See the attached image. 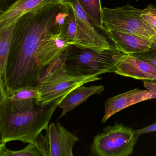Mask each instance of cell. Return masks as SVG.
<instances>
[{
    "mask_svg": "<svg viewBox=\"0 0 156 156\" xmlns=\"http://www.w3.org/2000/svg\"><path fill=\"white\" fill-rule=\"evenodd\" d=\"M67 12L65 0L36 8L16 20L3 83L7 94L25 87H37L43 70L35 54L43 39Z\"/></svg>",
    "mask_w": 156,
    "mask_h": 156,
    "instance_id": "6da1fadb",
    "label": "cell"
},
{
    "mask_svg": "<svg viewBox=\"0 0 156 156\" xmlns=\"http://www.w3.org/2000/svg\"><path fill=\"white\" fill-rule=\"evenodd\" d=\"M62 100L38 108L34 106L24 113L13 112L5 101L0 102V143L20 140L34 143Z\"/></svg>",
    "mask_w": 156,
    "mask_h": 156,
    "instance_id": "7a4b0ae2",
    "label": "cell"
},
{
    "mask_svg": "<svg viewBox=\"0 0 156 156\" xmlns=\"http://www.w3.org/2000/svg\"><path fill=\"white\" fill-rule=\"evenodd\" d=\"M126 55L111 46L102 51L78 45H69L62 54L65 68L78 76H98L114 73L117 66Z\"/></svg>",
    "mask_w": 156,
    "mask_h": 156,
    "instance_id": "3957f363",
    "label": "cell"
},
{
    "mask_svg": "<svg viewBox=\"0 0 156 156\" xmlns=\"http://www.w3.org/2000/svg\"><path fill=\"white\" fill-rule=\"evenodd\" d=\"M102 79L97 76L73 74L65 68L61 55L43 70L38 85L39 96L36 105L44 106L63 100L76 87Z\"/></svg>",
    "mask_w": 156,
    "mask_h": 156,
    "instance_id": "277c9868",
    "label": "cell"
},
{
    "mask_svg": "<svg viewBox=\"0 0 156 156\" xmlns=\"http://www.w3.org/2000/svg\"><path fill=\"white\" fill-rule=\"evenodd\" d=\"M67 14L62 25L63 40L74 45L102 51L111 48L107 39L97 30L78 0L66 2Z\"/></svg>",
    "mask_w": 156,
    "mask_h": 156,
    "instance_id": "5b68a950",
    "label": "cell"
},
{
    "mask_svg": "<svg viewBox=\"0 0 156 156\" xmlns=\"http://www.w3.org/2000/svg\"><path fill=\"white\" fill-rule=\"evenodd\" d=\"M139 136L123 124L108 126L94 138L90 156H128L133 153Z\"/></svg>",
    "mask_w": 156,
    "mask_h": 156,
    "instance_id": "8992f818",
    "label": "cell"
},
{
    "mask_svg": "<svg viewBox=\"0 0 156 156\" xmlns=\"http://www.w3.org/2000/svg\"><path fill=\"white\" fill-rule=\"evenodd\" d=\"M142 10L130 4L118 8L102 9L104 32L116 31L136 34L151 39L156 33L142 18Z\"/></svg>",
    "mask_w": 156,
    "mask_h": 156,
    "instance_id": "52a82bcc",
    "label": "cell"
},
{
    "mask_svg": "<svg viewBox=\"0 0 156 156\" xmlns=\"http://www.w3.org/2000/svg\"><path fill=\"white\" fill-rule=\"evenodd\" d=\"M46 134H40L34 144L42 156H73L74 146L79 140L75 135L60 123H53L46 128Z\"/></svg>",
    "mask_w": 156,
    "mask_h": 156,
    "instance_id": "ba28073f",
    "label": "cell"
},
{
    "mask_svg": "<svg viewBox=\"0 0 156 156\" xmlns=\"http://www.w3.org/2000/svg\"><path fill=\"white\" fill-rule=\"evenodd\" d=\"M67 14L62 17L58 24L43 39L35 54L39 66L43 69L61 56L70 43L63 40L61 36L62 25Z\"/></svg>",
    "mask_w": 156,
    "mask_h": 156,
    "instance_id": "9c48e42d",
    "label": "cell"
},
{
    "mask_svg": "<svg viewBox=\"0 0 156 156\" xmlns=\"http://www.w3.org/2000/svg\"><path fill=\"white\" fill-rule=\"evenodd\" d=\"M151 96L152 93L149 90L136 88L108 98L105 104V113L102 122L105 123L110 117L128 107L151 99Z\"/></svg>",
    "mask_w": 156,
    "mask_h": 156,
    "instance_id": "30bf717a",
    "label": "cell"
},
{
    "mask_svg": "<svg viewBox=\"0 0 156 156\" xmlns=\"http://www.w3.org/2000/svg\"><path fill=\"white\" fill-rule=\"evenodd\" d=\"M114 73L143 81L156 79V68L137 57L128 55L119 63Z\"/></svg>",
    "mask_w": 156,
    "mask_h": 156,
    "instance_id": "8fae6325",
    "label": "cell"
},
{
    "mask_svg": "<svg viewBox=\"0 0 156 156\" xmlns=\"http://www.w3.org/2000/svg\"><path fill=\"white\" fill-rule=\"evenodd\" d=\"M105 33L114 42L118 50L128 55L146 51L151 46L150 39L136 34L113 30Z\"/></svg>",
    "mask_w": 156,
    "mask_h": 156,
    "instance_id": "7c38bea8",
    "label": "cell"
},
{
    "mask_svg": "<svg viewBox=\"0 0 156 156\" xmlns=\"http://www.w3.org/2000/svg\"><path fill=\"white\" fill-rule=\"evenodd\" d=\"M5 101L9 108L14 112L26 113L34 107L39 96L37 87H22L7 94Z\"/></svg>",
    "mask_w": 156,
    "mask_h": 156,
    "instance_id": "4fadbf2b",
    "label": "cell"
},
{
    "mask_svg": "<svg viewBox=\"0 0 156 156\" xmlns=\"http://www.w3.org/2000/svg\"><path fill=\"white\" fill-rule=\"evenodd\" d=\"M61 0H18L4 12L0 13V27L9 25L21 16L36 8L43 7Z\"/></svg>",
    "mask_w": 156,
    "mask_h": 156,
    "instance_id": "5bb4252c",
    "label": "cell"
},
{
    "mask_svg": "<svg viewBox=\"0 0 156 156\" xmlns=\"http://www.w3.org/2000/svg\"><path fill=\"white\" fill-rule=\"evenodd\" d=\"M105 90L102 85H82L76 87L70 92L64 98L59 107L62 109L59 119L64 116L68 112L74 109L76 107L85 102L91 96L100 94Z\"/></svg>",
    "mask_w": 156,
    "mask_h": 156,
    "instance_id": "9a60e30c",
    "label": "cell"
},
{
    "mask_svg": "<svg viewBox=\"0 0 156 156\" xmlns=\"http://www.w3.org/2000/svg\"><path fill=\"white\" fill-rule=\"evenodd\" d=\"M16 21L13 23L0 27V80L5 82L7 74V63Z\"/></svg>",
    "mask_w": 156,
    "mask_h": 156,
    "instance_id": "2e32d148",
    "label": "cell"
},
{
    "mask_svg": "<svg viewBox=\"0 0 156 156\" xmlns=\"http://www.w3.org/2000/svg\"><path fill=\"white\" fill-rule=\"evenodd\" d=\"M78 2L96 27L104 32L100 0H78Z\"/></svg>",
    "mask_w": 156,
    "mask_h": 156,
    "instance_id": "e0dca14e",
    "label": "cell"
},
{
    "mask_svg": "<svg viewBox=\"0 0 156 156\" xmlns=\"http://www.w3.org/2000/svg\"><path fill=\"white\" fill-rule=\"evenodd\" d=\"M6 144L0 143L1 156H42L34 143H29L24 148L18 151H12L7 148Z\"/></svg>",
    "mask_w": 156,
    "mask_h": 156,
    "instance_id": "ac0fdd59",
    "label": "cell"
},
{
    "mask_svg": "<svg viewBox=\"0 0 156 156\" xmlns=\"http://www.w3.org/2000/svg\"><path fill=\"white\" fill-rule=\"evenodd\" d=\"M141 16L151 26L156 33V7L149 4L142 10Z\"/></svg>",
    "mask_w": 156,
    "mask_h": 156,
    "instance_id": "d6986e66",
    "label": "cell"
},
{
    "mask_svg": "<svg viewBox=\"0 0 156 156\" xmlns=\"http://www.w3.org/2000/svg\"><path fill=\"white\" fill-rule=\"evenodd\" d=\"M156 68V50L151 47L148 51L131 55Z\"/></svg>",
    "mask_w": 156,
    "mask_h": 156,
    "instance_id": "ffe728a7",
    "label": "cell"
},
{
    "mask_svg": "<svg viewBox=\"0 0 156 156\" xmlns=\"http://www.w3.org/2000/svg\"><path fill=\"white\" fill-rule=\"evenodd\" d=\"M156 131V122L151 125H149L147 126L144 127L140 129L135 130L136 134L139 136L140 135L143 134H147L150 132Z\"/></svg>",
    "mask_w": 156,
    "mask_h": 156,
    "instance_id": "44dd1931",
    "label": "cell"
},
{
    "mask_svg": "<svg viewBox=\"0 0 156 156\" xmlns=\"http://www.w3.org/2000/svg\"><path fill=\"white\" fill-rule=\"evenodd\" d=\"M18 0H0V13L4 12Z\"/></svg>",
    "mask_w": 156,
    "mask_h": 156,
    "instance_id": "7402d4cb",
    "label": "cell"
},
{
    "mask_svg": "<svg viewBox=\"0 0 156 156\" xmlns=\"http://www.w3.org/2000/svg\"><path fill=\"white\" fill-rule=\"evenodd\" d=\"M151 41V47L156 50V34L150 39Z\"/></svg>",
    "mask_w": 156,
    "mask_h": 156,
    "instance_id": "603a6c76",
    "label": "cell"
},
{
    "mask_svg": "<svg viewBox=\"0 0 156 156\" xmlns=\"http://www.w3.org/2000/svg\"><path fill=\"white\" fill-rule=\"evenodd\" d=\"M65 1L66 2H70V3H71V2L73 1V0H65Z\"/></svg>",
    "mask_w": 156,
    "mask_h": 156,
    "instance_id": "cb8c5ba5",
    "label": "cell"
}]
</instances>
